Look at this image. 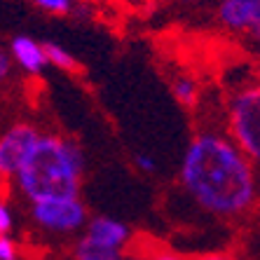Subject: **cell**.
<instances>
[{
    "label": "cell",
    "mask_w": 260,
    "mask_h": 260,
    "mask_svg": "<svg viewBox=\"0 0 260 260\" xmlns=\"http://www.w3.org/2000/svg\"><path fill=\"white\" fill-rule=\"evenodd\" d=\"M260 167L232 141L230 134L200 132L181 162V185L202 211L239 218L260 200Z\"/></svg>",
    "instance_id": "cell-1"
},
{
    "label": "cell",
    "mask_w": 260,
    "mask_h": 260,
    "mask_svg": "<svg viewBox=\"0 0 260 260\" xmlns=\"http://www.w3.org/2000/svg\"><path fill=\"white\" fill-rule=\"evenodd\" d=\"M85 157L75 141L59 134H43L12 185L28 204L43 200L80 197Z\"/></svg>",
    "instance_id": "cell-2"
},
{
    "label": "cell",
    "mask_w": 260,
    "mask_h": 260,
    "mask_svg": "<svg viewBox=\"0 0 260 260\" xmlns=\"http://www.w3.org/2000/svg\"><path fill=\"white\" fill-rule=\"evenodd\" d=\"M228 134L260 167V82L242 87L228 106Z\"/></svg>",
    "instance_id": "cell-3"
},
{
    "label": "cell",
    "mask_w": 260,
    "mask_h": 260,
    "mask_svg": "<svg viewBox=\"0 0 260 260\" xmlns=\"http://www.w3.org/2000/svg\"><path fill=\"white\" fill-rule=\"evenodd\" d=\"M30 220L47 235H73L87 228V206L80 197L43 200L30 204Z\"/></svg>",
    "instance_id": "cell-4"
},
{
    "label": "cell",
    "mask_w": 260,
    "mask_h": 260,
    "mask_svg": "<svg viewBox=\"0 0 260 260\" xmlns=\"http://www.w3.org/2000/svg\"><path fill=\"white\" fill-rule=\"evenodd\" d=\"M40 129L30 122H14L0 139V176L3 181H12L21 164L28 159L33 148L40 141Z\"/></svg>",
    "instance_id": "cell-5"
},
{
    "label": "cell",
    "mask_w": 260,
    "mask_h": 260,
    "mask_svg": "<svg viewBox=\"0 0 260 260\" xmlns=\"http://www.w3.org/2000/svg\"><path fill=\"white\" fill-rule=\"evenodd\" d=\"M82 235L87 239H91L99 246L108 248V251H115V253H124L129 239H132V230H129L127 223H122L113 216H94L89 218L85 232Z\"/></svg>",
    "instance_id": "cell-6"
},
{
    "label": "cell",
    "mask_w": 260,
    "mask_h": 260,
    "mask_svg": "<svg viewBox=\"0 0 260 260\" xmlns=\"http://www.w3.org/2000/svg\"><path fill=\"white\" fill-rule=\"evenodd\" d=\"M10 56L19 68L28 75H38L43 73L45 66L49 63L47 59V49L45 43H38L30 36H14L10 40Z\"/></svg>",
    "instance_id": "cell-7"
},
{
    "label": "cell",
    "mask_w": 260,
    "mask_h": 260,
    "mask_svg": "<svg viewBox=\"0 0 260 260\" xmlns=\"http://www.w3.org/2000/svg\"><path fill=\"white\" fill-rule=\"evenodd\" d=\"M258 0H220L218 5V21L230 33H248L253 26Z\"/></svg>",
    "instance_id": "cell-8"
},
{
    "label": "cell",
    "mask_w": 260,
    "mask_h": 260,
    "mask_svg": "<svg viewBox=\"0 0 260 260\" xmlns=\"http://www.w3.org/2000/svg\"><path fill=\"white\" fill-rule=\"evenodd\" d=\"M117 255L120 253L99 246V244H94L91 239H87L85 235L80 237L75 248H73V258L75 260H113V258H117Z\"/></svg>",
    "instance_id": "cell-9"
},
{
    "label": "cell",
    "mask_w": 260,
    "mask_h": 260,
    "mask_svg": "<svg viewBox=\"0 0 260 260\" xmlns=\"http://www.w3.org/2000/svg\"><path fill=\"white\" fill-rule=\"evenodd\" d=\"M171 91H174L176 101L181 103V106H188V108H192L194 103L200 101V85H197L190 75H178V78L174 80Z\"/></svg>",
    "instance_id": "cell-10"
},
{
    "label": "cell",
    "mask_w": 260,
    "mask_h": 260,
    "mask_svg": "<svg viewBox=\"0 0 260 260\" xmlns=\"http://www.w3.org/2000/svg\"><path fill=\"white\" fill-rule=\"evenodd\" d=\"M45 49H47V59L52 66L61 68V71H68V73H75L80 71V63L78 59L68 52V49H63L61 45L56 43H45Z\"/></svg>",
    "instance_id": "cell-11"
},
{
    "label": "cell",
    "mask_w": 260,
    "mask_h": 260,
    "mask_svg": "<svg viewBox=\"0 0 260 260\" xmlns=\"http://www.w3.org/2000/svg\"><path fill=\"white\" fill-rule=\"evenodd\" d=\"M33 5L54 17H66L78 10V0H33Z\"/></svg>",
    "instance_id": "cell-12"
},
{
    "label": "cell",
    "mask_w": 260,
    "mask_h": 260,
    "mask_svg": "<svg viewBox=\"0 0 260 260\" xmlns=\"http://www.w3.org/2000/svg\"><path fill=\"white\" fill-rule=\"evenodd\" d=\"M14 225H17V218H14L12 206L7 204V200H3V204H0V235H12Z\"/></svg>",
    "instance_id": "cell-13"
},
{
    "label": "cell",
    "mask_w": 260,
    "mask_h": 260,
    "mask_svg": "<svg viewBox=\"0 0 260 260\" xmlns=\"http://www.w3.org/2000/svg\"><path fill=\"white\" fill-rule=\"evenodd\" d=\"M0 260H19V244L10 235H0Z\"/></svg>",
    "instance_id": "cell-14"
},
{
    "label": "cell",
    "mask_w": 260,
    "mask_h": 260,
    "mask_svg": "<svg viewBox=\"0 0 260 260\" xmlns=\"http://www.w3.org/2000/svg\"><path fill=\"white\" fill-rule=\"evenodd\" d=\"M136 167L145 174H152V171H157V159L152 157V155H145V152H139L136 155Z\"/></svg>",
    "instance_id": "cell-15"
},
{
    "label": "cell",
    "mask_w": 260,
    "mask_h": 260,
    "mask_svg": "<svg viewBox=\"0 0 260 260\" xmlns=\"http://www.w3.org/2000/svg\"><path fill=\"white\" fill-rule=\"evenodd\" d=\"M248 36H251L255 43L260 45V0H258V10H255V19H253V26H251V30H248Z\"/></svg>",
    "instance_id": "cell-16"
},
{
    "label": "cell",
    "mask_w": 260,
    "mask_h": 260,
    "mask_svg": "<svg viewBox=\"0 0 260 260\" xmlns=\"http://www.w3.org/2000/svg\"><path fill=\"white\" fill-rule=\"evenodd\" d=\"M10 61H12L10 52H3V54H0V78H7V75H10Z\"/></svg>",
    "instance_id": "cell-17"
},
{
    "label": "cell",
    "mask_w": 260,
    "mask_h": 260,
    "mask_svg": "<svg viewBox=\"0 0 260 260\" xmlns=\"http://www.w3.org/2000/svg\"><path fill=\"white\" fill-rule=\"evenodd\" d=\"M150 260H188V258H183V255L174 253V251H159V253H155Z\"/></svg>",
    "instance_id": "cell-18"
},
{
    "label": "cell",
    "mask_w": 260,
    "mask_h": 260,
    "mask_svg": "<svg viewBox=\"0 0 260 260\" xmlns=\"http://www.w3.org/2000/svg\"><path fill=\"white\" fill-rule=\"evenodd\" d=\"M197 260H239V258H235V255H230V253H204Z\"/></svg>",
    "instance_id": "cell-19"
},
{
    "label": "cell",
    "mask_w": 260,
    "mask_h": 260,
    "mask_svg": "<svg viewBox=\"0 0 260 260\" xmlns=\"http://www.w3.org/2000/svg\"><path fill=\"white\" fill-rule=\"evenodd\" d=\"M113 260H145V258H139V255H132V253H120L117 258Z\"/></svg>",
    "instance_id": "cell-20"
},
{
    "label": "cell",
    "mask_w": 260,
    "mask_h": 260,
    "mask_svg": "<svg viewBox=\"0 0 260 260\" xmlns=\"http://www.w3.org/2000/svg\"><path fill=\"white\" fill-rule=\"evenodd\" d=\"M178 3H194V0H178Z\"/></svg>",
    "instance_id": "cell-21"
},
{
    "label": "cell",
    "mask_w": 260,
    "mask_h": 260,
    "mask_svg": "<svg viewBox=\"0 0 260 260\" xmlns=\"http://www.w3.org/2000/svg\"><path fill=\"white\" fill-rule=\"evenodd\" d=\"M258 82H260V63H258Z\"/></svg>",
    "instance_id": "cell-22"
}]
</instances>
